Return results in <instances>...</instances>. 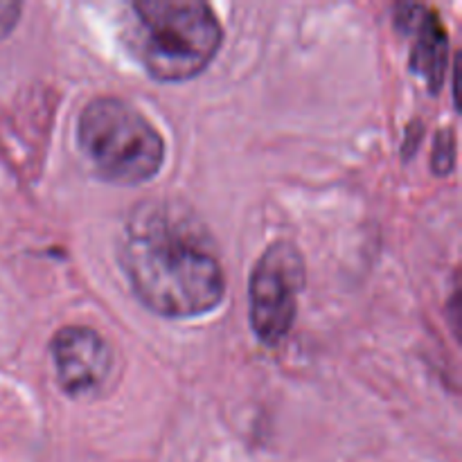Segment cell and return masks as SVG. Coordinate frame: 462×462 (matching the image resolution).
Wrapping results in <instances>:
<instances>
[{"label":"cell","mask_w":462,"mask_h":462,"mask_svg":"<svg viewBox=\"0 0 462 462\" xmlns=\"http://www.w3.org/2000/svg\"><path fill=\"white\" fill-rule=\"evenodd\" d=\"M117 262L135 298L162 319H199L226 298L215 242L203 221L179 201L138 203L122 228Z\"/></svg>","instance_id":"cell-1"},{"label":"cell","mask_w":462,"mask_h":462,"mask_svg":"<svg viewBox=\"0 0 462 462\" xmlns=\"http://www.w3.org/2000/svg\"><path fill=\"white\" fill-rule=\"evenodd\" d=\"M125 39L149 77L179 84L201 75L219 52L224 30L201 0H138Z\"/></svg>","instance_id":"cell-2"},{"label":"cell","mask_w":462,"mask_h":462,"mask_svg":"<svg viewBox=\"0 0 462 462\" xmlns=\"http://www.w3.org/2000/svg\"><path fill=\"white\" fill-rule=\"evenodd\" d=\"M77 143L108 183H144L165 162L161 131L134 104L116 95H99L81 108L77 117Z\"/></svg>","instance_id":"cell-3"},{"label":"cell","mask_w":462,"mask_h":462,"mask_svg":"<svg viewBox=\"0 0 462 462\" xmlns=\"http://www.w3.org/2000/svg\"><path fill=\"white\" fill-rule=\"evenodd\" d=\"M305 282V257L291 242H273L255 262L248 278V319L264 346L275 347L291 332Z\"/></svg>","instance_id":"cell-4"},{"label":"cell","mask_w":462,"mask_h":462,"mask_svg":"<svg viewBox=\"0 0 462 462\" xmlns=\"http://www.w3.org/2000/svg\"><path fill=\"white\" fill-rule=\"evenodd\" d=\"M57 382L70 397H90L102 391L113 373V347L86 325H66L50 341Z\"/></svg>","instance_id":"cell-5"},{"label":"cell","mask_w":462,"mask_h":462,"mask_svg":"<svg viewBox=\"0 0 462 462\" xmlns=\"http://www.w3.org/2000/svg\"><path fill=\"white\" fill-rule=\"evenodd\" d=\"M395 25L402 34L413 39L411 72L422 77L431 93H438L445 84L449 63V39L440 16L427 5L402 3L395 7Z\"/></svg>","instance_id":"cell-6"},{"label":"cell","mask_w":462,"mask_h":462,"mask_svg":"<svg viewBox=\"0 0 462 462\" xmlns=\"http://www.w3.org/2000/svg\"><path fill=\"white\" fill-rule=\"evenodd\" d=\"M433 171L438 176H447L454 170L456 162V135L451 129L438 131L436 144H433V156H431Z\"/></svg>","instance_id":"cell-7"},{"label":"cell","mask_w":462,"mask_h":462,"mask_svg":"<svg viewBox=\"0 0 462 462\" xmlns=\"http://www.w3.org/2000/svg\"><path fill=\"white\" fill-rule=\"evenodd\" d=\"M21 12H23L21 3H12V0H0V39H5L7 34H12L14 27L18 25Z\"/></svg>","instance_id":"cell-8"}]
</instances>
